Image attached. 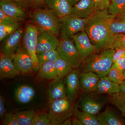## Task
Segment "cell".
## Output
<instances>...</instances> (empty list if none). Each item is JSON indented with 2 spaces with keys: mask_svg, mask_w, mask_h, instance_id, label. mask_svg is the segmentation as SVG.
<instances>
[{
  "mask_svg": "<svg viewBox=\"0 0 125 125\" xmlns=\"http://www.w3.org/2000/svg\"><path fill=\"white\" fill-rule=\"evenodd\" d=\"M62 125H72V119L70 117L67 118L62 123Z\"/></svg>",
  "mask_w": 125,
  "mask_h": 125,
  "instance_id": "cell-43",
  "label": "cell"
},
{
  "mask_svg": "<svg viewBox=\"0 0 125 125\" xmlns=\"http://www.w3.org/2000/svg\"><path fill=\"white\" fill-rule=\"evenodd\" d=\"M13 62L21 73H29L34 70L32 59L22 43L14 54Z\"/></svg>",
  "mask_w": 125,
  "mask_h": 125,
  "instance_id": "cell-9",
  "label": "cell"
},
{
  "mask_svg": "<svg viewBox=\"0 0 125 125\" xmlns=\"http://www.w3.org/2000/svg\"><path fill=\"white\" fill-rule=\"evenodd\" d=\"M115 52L113 56V62L118 58L125 57V48L123 47H116L115 48Z\"/></svg>",
  "mask_w": 125,
  "mask_h": 125,
  "instance_id": "cell-40",
  "label": "cell"
},
{
  "mask_svg": "<svg viewBox=\"0 0 125 125\" xmlns=\"http://www.w3.org/2000/svg\"><path fill=\"white\" fill-rule=\"evenodd\" d=\"M70 4L72 7L74 6L76 4L78 3L81 0H68Z\"/></svg>",
  "mask_w": 125,
  "mask_h": 125,
  "instance_id": "cell-45",
  "label": "cell"
},
{
  "mask_svg": "<svg viewBox=\"0 0 125 125\" xmlns=\"http://www.w3.org/2000/svg\"><path fill=\"white\" fill-rule=\"evenodd\" d=\"M30 9L26 5L15 0H2L0 1V9L21 23L30 17Z\"/></svg>",
  "mask_w": 125,
  "mask_h": 125,
  "instance_id": "cell-8",
  "label": "cell"
},
{
  "mask_svg": "<svg viewBox=\"0 0 125 125\" xmlns=\"http://www.w3.org/2000/svg\"><path fill=\"white\" fill-rule=\"evenodd\" d=\"M100 77L92 71L83 72L79 75L80 87L85 93H94L96 91Z\"/></svg>",
  "mask_w": 125,
  "mask_h": 125,
  "instance_id": "cell-16",
  "label": "cell"
},
{
  "mask_svg": "<svg viewBox=\"0 0 125 125\" xmlns=\"http://www.w3.org/2000/svg\"><path fill=\"white\" fill-rule=\"evenodd\" d=\"M81 97L80 107L81 111L94 115L99 114L106 101L99 100L94 97L91 93H85Z\"/></svg>",
  "mask_w": 125,
  "mask_h": 125,
  "instance_id": "cell-12",
  "label": "cell"
},
{
  "mask_svg": "<svg viewBox=\"0 0 125 125\" xmlns=\"http://www.w3.org/2000/svg\"><path fill=\"white\" fill-rule=\"evenodd\" d=\"M2 120V125H20L15 114L6 113Z\"/></svg>",
  "mask_w": 125,
  "mask_h": 125,
  "instance_id": "cell-36",
  "label": "cell"
},
{
  "mask_svg": "<svg viewBox=\"0 0 125 125\" xmlns=\"http://www.w3.org/2000/svg\"><path fill=\"white\" fill-rule=\"evenodd\" d=\"M65 84L62 79L52 81L48 89L49 100L66 97Z\"/></svg>",
  "mask_w": 125,
  "mask_h": 125,
  "instance_id": "cell-19",
  "label": "cell"
},
{
  "mask_svg": "<svg viewBox=\"0 0 125 125\" xmlns=\"http://www.w3.org/2000/svg\"><path fill=\"white\" fill-rule=\"evenodd\" d=\"M109 28L113 34H125V15L118 16L114 18L110 24Z\"/></svg>",
  "mask_w": 125,
  "mask_h": 125,
  "instance_id": "cell-28",
  "label": "cell"
},
{
  "mask_svg": "<svg viewBox=\"0 0 125 125\" xmlns=\"http://www.w3.org/2000/svg\"><path fill=\"white\" fill-rule=\"evenodd\" d=\"M125 6V0H111L107 9L110 14L116 18L121 15Z\"/></svg>",
  "mask_w": 125,
  "mask_h": 125,
  "instance_id": "cell-29",
  "label": "cell"
},
{
  "mask_svg": "<svg viewBox=\"0 0 125 125\" xmlns=\"http://www.w3.org/2000/svg\"><path fill=\"white\" fill-rule=\"evenodd\" d=\"M36 92L31 86L23 85L19 86L16 89L15 96L16 101L22 104H26L33 99Z\"/></svg>",
  "mask_w": 125,
  "mask_h": 125,
  "instance_id": "cell-21",
  "label": "cell"
},
{
  "mask_svg": "<svg viewBox=\"0 0 125 125\" xmlns=\"http://www.w3.org/2000/svg\"><path fill=\"white\" fill-rule=\"evenodd\" d=\"M72 125H84L81 122L75 118L72 120Z\"/></svg>",
  "mask_w": 125,
  "mask_h": 125,
  "instance_id": "cell-44",
  "label": "cell"
},
{
  "mask_svg": "<svg viewBox=\"0 0 125 125\" xmlns=\"http://www.w3.org/2000/svg\"><path fill=\"white\" fill-rule=\"evenodd\" d=\"M88 19L78 18L71 14L60 18L61 39L73 40L75 34L84 31Z\"/></svg>",
  "mask_w": 125,
  "mask_h": 125,
  "instance_id": "cell-5",
  "label": "cell"
},
{
  "mask_svg": "<svg viewBox=\"0 0 125 125\" xmlns=\"http://www.w3.org/2000/svg\"><path fill=\"white\" fill-rule=\"evenodd\" d=\"M107 76L109 80L112 82L119 84H120L125 80V76L124 74L118 70L113 68H111Z\"/></svg>",
  "mask_w": 125,
  "mask_h": 125,
  "instance_id": "cell-32",
  "label": "cell"
},
{
  "mask_svg": "<svg viewBox=\"0 0 125 125\" xmlns=\"http://www.w3.org/2000/svg\"><path fill=\"white\" fill-rule=\"evenodd\" d=\"M6 110L5 106V102L4 97L0 96V117L1 119H3L5 115L6 114Z\"/></svg>",
  "mask_w": 125,
  "mask_h": 125,
  "instance_id": "cell-41",
  "label": "cell"
},
{
  "mask_svg": "<svg viewBox=\"0 0 125 125\" xmlns=\"http://www.w3.org/2000/svg\"><path fill=\"white\" fill-rule=\"evenodd\" d=\"M45 5L60 18L71 14L72 7L68 0H46Z\"/></svg>",
  "mask_w": 125,
  "mask_h": 125,
  "instance_id": "cell-17",
  "label": "cell"
},
{
  "mask_svg": "<svg viewBox=\"0 0 125 125\" xmlns=\"http://www.w3.org/2000/svg\"><path fill=\"white\" fill-rule=\"evenodd\" d=\"M115 49L102 50L85 58L81 64L83 72L92 71L100 78L107 76L113 64V56Z\"/></svg>",
  "mask_w": 125,
  "mask_h": 125,
  "instance_id": "cell-2",
  "label": "cell"
},
{
  "mask_svg": "<svg viewBox=\"0 0 125 125\" xmlns=\"http://www.w3.org/2000/svg\"><path fill=\"white\" fill-rule=\"evenodd\" d=\"M111 68L116 69L124 74L125 71V57L118 58L113 62Z\"/></svg>",
  "mask_w": 125,
  "mask_h": 125,
  "instance_id": "cell-39",
  "label": "cell"
},
{
  "mask_svg": "<svg viewBox=\"0 0 125 125\" xmlns=\"http://www.w3.org/2000/svg\"><path fill=\"white\" fill-rule=\"evenodd\" d=\"M14 55V54H13ZM6 56L0 54V78L11 79L18 76L21 73L13 62V56Z\"/></svg>",
  "mask_w": 125,
  "mask_h": 125,
  "instance_id": "cell-14",
  "label": "cell"
},
{
  "mask_svg": "<svg viewBox=\"0 0 125 125\" xmlns=\"http://www.w3.org/2000/svg\"><path fill=\"white\" fill-rule=\"evenodd\" d=\"M120 15H125V8H124V10H123V12H122V13Z\"/></svg>",
  "mask_w": 125,
  "mask_h": 125,
  "instance_id": "cell-47",
  "label": "cell"
},
{
  "mask_svg": "<svg viewBox=\"0 0 125 125\" xmlns=\"http://www.w3.org/2000/svg\"><path fill=\"white\" fill-rule=\"evenodd\" d=\"M22 2L30 9H36L42 8L45 5L46 0H15Z\"/></svg>",
  "mask_w": 125,
  "mask_h": 125,
  "instance_id": "cell-34",
  "label": "cell"
},
{
  "mask_svg": "<svg viewBox=\"0 0 125 125\" xmlns=\"http://www.w3.org/2000/svg\"><path fill=\"white\" fill-rule=\"evenodd\" d=\"M57 50L60 56L68 62L73 69L80 67L83 60L73 40L61 39Z\"/></svg>",
  "mask_w": 125,
  "mask_h": 125,
  "instance_id": "cell-6",
  "label": "cell"
},
{
  "mask_svg": "<svg viewBox=\"0 0 125 125\" xmlns=\"http://www.w3.org/2000/svg\"><path fill=\"white\" fill-rule=\"evenodd\" d=\"M114 18L107 9L94 11L88 18L84 31L97 52L110 48L114 34L109 25Z\"/></svg>",
  "mask_w": 125,
  "mask_h": 125,
  "instance_id": "cell-1",
  "label": "cell"
},
{
  "mask_svg": "<svg viewBox=\"0 0 125 125\" xmlns=\"http://www.w3.org/2000/svg\"><path fill=\"white\" fill-rule=\"evenodd\" d=\"M121 93L125 94V80L120 84Z\"/></svg>",
  "mask_w": 125,
  "mask_h": 125,
  "instance_id": "cell-42",
  "label": "cell"
},
{
  "mask_svg": "<svg viewBox=\"0 0 125 125\" xmlns=\"http://www.w3.org/2000/svg\"></svg>",
  "mask_w": 125,
  "mask_h": 125,
  "instance_id": "cell-49",
  "label": "cell"
},
{
  "mask_svg": "<svg viewBox=\"0 0 125 125\" xmlns=\"http://www.w3.org/2000/svg\"><path fill=\"white\" fill-rule=\"evenodd\" d=\"M38 71V76L41 79L52 81L57 79L54 62L48 61L45 62L40 67Z\"/></svg>",
  "mask_w": 125,
  "mask_h": 125,
  "instance_id": "cell-23",
  "label": "cell"
},
{
  "mask_svg": "<svg viewBox=\"0 0 125 125\" xmlns=\"http://www.w3.org/2000/svg\"><path fill=\"white\" fill-rule=\"evenodd\" d=\"M47 114H37L33 119L31 125H51Z\"/></svg>",
  "mask_w": 125,
  "mask_h": 125,
  "instance_id": "cell-35",
  "label": "cell"
},
{
  "mask_svg": "<svg viewBox=\"0 0 125 125\" xmlns=\"http://www.w3.org/2000/svg\"><path fill=\"white\" fill-rule=\"evenodd\" d=\"M124 75H125V72H124Z\"/></svg>",
  "mask_w": 125,
  "mask_h": 125,
  "instance_id": "cell-48",
  "label": "cell"
},
{
  "mask_svg": "<svg viewBox=\"0 0 125 125\" xmlns=\"http://www.w3.org/2000/svg\"><path fill=\"white\" fill-rule=\"evenodd\" d=\"M30 16L39 29L49 32L57 37L60 34V18L49 9H33Z\"/></svg>",
  "mask_w": 125,
  "mask_h": 125,
  "instance_id": "cell-4",
  "label": "cell"
},
{
  "mask_svg": "<svg viewBox=\"0 0 125 125\" xmlns=\"http://www.w3.org/2000/svg\"><path fill=\"white\" fill-rule=\"evenodd\" d=\"M38 29L37 54L47 51L57 50L60 45V41L57 37L49 32Z\"/></svg>",
  "mask_w": 125,
  "mask_h": 125,
  "instance_id": "cell-13",
  "label": "cell"
},
{
  "mask_svg": "<svg viewBox=\"0 0 125 125\" xmlns=\"http://www.w3.org/2000/svg\"><path fill=\"white\" fill-rule=\"evenodd\" d=\"M116 47L125 48V34H115L110 48L115 49Z\"/></svg>",
  "mask_w": 125,
  "mask_h": 125,
  "instance_id": "cell-33",
  "label": "cell"
},
{
  "mask_svg": "<svg viewBox=\"0 0 125 125\" xmlns=\"http://www.w3.org/2000/svg\"><path fill=\"white\" fill-rule=\"evenodd\" d=\"M49 112L47 114L52 125H60L74 115L76 105L67 97L49 100Z\"/></svg>",
  "mask_w": 125,
  "mask_h": 125,
  "instance_id": "cell-3",
  "label": "cell"
},
{
  "mask_svg": "<svg viewBox=\"0 0 125 125\" xmlns=\"http://www.w3.org/2000/svg\"><path fill=\"white\" fill-rule=\"evenodd\" d=\"M39 29L34 24L27 25L23 35L22 44L30 54L33 61L34 70H38V62L37 56V48Z\"/></svg>",
  "mask_w": 125,
  "mask_h": 125,
  "instance_id": "cell-7",
  "label": "cell"
},
{
  "mask_svg": "<svg viewBox=\"0 0 125 125\" xmlns=\"http://www.w3.org/2000/svg\"><path fill=\"white\" fill-rule=\"evenodd\" d=\"M101 125H124L125 123L113 110L107 107L102 113L97 115Z\"/></svg>",
  "mask_w": 125,
  "mask_h": 125,
  "instance_id": "cell-22",
  "label": "cell"
},
{
  "mask_svg": "<svg viewBox=\"0 0 125 125\" xmlns=\"http://www.w3.org/2000/svg\"><path fill=\"white\" fill-rule=\"evenodd\" d=\"M94 92L98 94H109L120 93V84L112 82L107 76H104L100 78Z\"/></svg>",
  "mask_w": 125,
  "mask_h": 125,
  "instance_id": "cell-20",
  "label": "cell"
},
{
  "mask_svg": "<svg viewBox=\"0 0 125 125\" xmlns=\"http://www.w3.org/2000/svg\"><path fill=\"white\" fill-rule=\"evenodd\" d=\"M94 4V11L107 9L111 0H93Z\"/></svg>",
  "mask_w": 125,
  "mask_h": 125,
  "instance_id": "cell-37",
  "label": "cell"
},
{
  "mask_svg": "<svg viewBox=\"0 0 125 125\" xmlns=\"http://www.w3.org/2000/svg\"><path fill=\"white\" fill-rule=\"evenodd\" d=\"M20 125H31L33 119L37 115L34 110H26L15 114Z\"/></svg>",
  "mask_w": 125,
  "mask_h": 125,
  "instance_id": "cell-26",
  "label": "cell"
},
{
  "mask_svg": "<svg viewBox=\"0 0 125 125\" xmlns=\"http://www.w3.org/2000/svg\"><path fill=\"white\" fill-rule=\"evenodd\" d=\"M38 62V70L45 62L48 61L55 62L60 56L57 50L47 51L37 54Z\"/></svg>",
  "mask_w": 125,
  "mask_h": 125,
  "instance_id": "cell-27",
  "label": "cell"
},
{
  "mask_svg": "<svg viewBox=\"0 0 125 125\" xmlns=\"http://www.w3.org/2000/svg\"><path fill=\"white\" fill-rule=\"evenodd\" d=\"M73 40L83 60L97 52L96 48L91 43L88 35L85 31L79 32L75 34L73 37Z\"/></svg>",
  "mask_w": 125,
  "mask_h": 125,
  "instance_id": "cell-10",
  "label": "cell"
},
{
  "mask_svg": "<svg viewBox=\"0 0 125 125\" xmlns=\"http://www.w3.org/2000/svg\"><path fill=\"white\" fill-rule=\"evenodd\" d=\"M74 115L75 118H77L84 125H101L97 115L80 111L77 109Z\"/></svg>",
  "mask_w": 125,
  "mask_h": 125,
  "instance_id": "cell-24",
  "label": "cell"
},
{
  "mask_svg": "<svg viewBox=\"0 0 125 125\" xmlns=\"http://www.w3.org/2000/svg\"><path fill=\"white\" fill-rule=\"evenodd\" d=\"M94 12L93 0H81L72 7L71 14L78 18L87 19Z\"/></svg>",
  "mask_w": 125,
  "mask_h": 125,
  "instance_id": "cell-18",
  "label": "cell"
},
{
  "mask_svg": "<svg viewBox=\"0 0 125 125\" xmlns=\"http://www.w3.org/2000/svg\"><path fill=\"white\" fill-rule=\"evenodd\" d=\"M57 79H62L67 76L74 69L68 62L60 56L54 62Z\"/></svg>",
  "mask_w": 125,
  "mask_h": 125,
  "instance_id": "cell-25",
  "label": "cell"
},
{
  "mask_svg": "<svg viewBox=\"0 0 125 125\" xmlns=\"http://www.w3.org/2000/svg\"><path fill=\"white\" fill-rule=\"evenodd\" d=\"M24 31L22 28L20 27L1 41L0 54L6 56L14 54L21 44Z\"/></svg>",
  "mask_w": 125,
  "mask_h": 125,
  "instance_id": "cell-11",
  "label": "cell"
},
{
  "mask_svg": "<svg viewBox=\"0 0 125 125\" xmlns=\"http://www.w3.org/2000/svg\"><path fill=\"white\" fill-rule=\"evenodd\" d=\"M80 72L79 70L74 69L66 76L65 79L66 96L72 101H73L76 97L80 87L79 81Z\"/></svg>",
  "mask_w": 125,
  "mask_h": 125,
  "instance_id": "cell-15",
  "label": "cell"
},
{
  "mask_svg": "<svg viewBox=\"0 0 125 125\" xmlns=\"http://www.w3.org/2000/svg\"><path fill=\"white\" fill-rule=\"evenodd\" d=\"M121 97L122 98V100L125 103V94L122 93H120Z\"/></svg>",
  "mask_w": 125,
  "mask_h": 125,
  "instance_id": "cell-46",
  "label": "cell"
},
{
  "mask_svg": "<svg viewBox=\"0 0 125 125\" xmlns=\"http://www.w3.org/2000/svg\"><path fill=\"white\" fill-rule=\"evenodd\" d=\"M110 96L109 102L120 111L125 118V104L122 98L120 93L110 94Z\"/></svg>",
  "mask_w": 125,
  "mask_h": 125,
  "instance_id": "cell-31",
  "label": "cell"
},
{
  "mask_svg": "<svg viewBox=\"0 0 125 125\" xmlns=\"http://www.w3.org/2000/svg\"><path fill=\"white\" fill-rule=\"evenodd\" d=\"M0 23L13 24L20 23L18 21L16 20L11 16L4 13L0 9Z\"/></svg>",
  "mask_w": 125,
  "mask_h": 125,
  "instance_id": "cell-38",
  "label": "cell"
},
{
  "mask_svg": "<svg viewBox=\"0 0 125 125\" xmlns=\"http://www.w3.org/2000/svg\"><path fill=\"white\" fill-rule=\"evenodd\" d=\"M20 23H0V41L1 42L20 28Z\"/></svg>",
  "mask_w": 125,
  "mask_h": 125,
  "instance_id": "cell-30",
  "label": "cell"
}]
</instances>
